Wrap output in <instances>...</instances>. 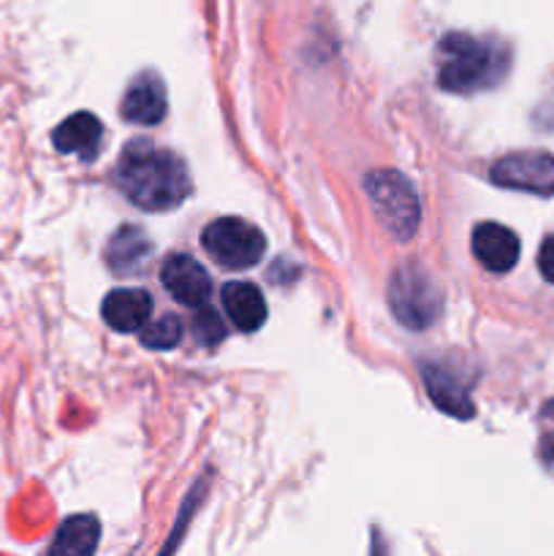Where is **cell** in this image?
Listing matches in <instances>:
<instances>
[{"mask_svg": "<svg viewBox=\"0 0 554 556\" xmlns=\"http://www.w3.org/2000/svg\"><path fill=\"white\" fill-rule=\"evenodd\" d=\"M114 182L130 204L147 212L174 210L190 193V174L182 157L144 139L125 147L114 166Z\"/></svg>", "mask_w": 554, "mask_h": 556, "instance_id": "obj_1", "label": "cell"}, {"mask_svg": "<svg viewBox=\"0 0 554 556\" xmlns=\"http://www.w3.org/2000/svg\"><path fill=\"white\" fill-rule=\"evenodd\" d=\"M438 81L445 92L489 90L505 76L511 63L508 49L492 38H476L470 33H451L438 49Z\"/></svg>", "mask_w": 554, "mask_h": 556, "instance_id": "obj_2", "label": "cell"}, {"mask_svg": "<svg viewBox=\"0 0 554 556\" xmlns=\"http://www.w3.org/2000/svg\"><path fill=\"white\" fill-rule=\"evenodd\" d=\"M364 190H367L380 226L396 242L413 239L418 223H421V204H418V193L411 179L391 168H375L364 177Z\"/></svg>", "mask_w": 554, "mask_h": 556, "instance_id": "obj_3", "label": "cell"}, {"mask_svg": "<svg viewBox=\"0 0 554 556\" xmlns=\"http://www.w3.org/2000/svg\"><path fill=\"white\" fill-rule=\"evenodd\" d=\"M389 304L394 318L405 329L424 331L438 320L440 309H443V296L429 271L416 264H405L391 277Z\"/></svg>", "mask_w": 554, "mask_h": 556, "instance_id": "obj_4", "label": "cell"}, {"mask_svg": "<svg viewBox=\"0 0 554 556\" xmlns=\"http://www.w3.org/2000/svg\"><path fill=\"white\" fill-rule=\"evenodd\" d=\"M201 244L223 269H250L266 253L264 233L242 217H217L201 233Z\"/></svg>", "mask_w": 554, "mask_h": 556, "instance_id": "obj_5", "label": "cell"}, {"mask_svg": "<svg viewBox=\"0 0 554 556\" xmlns=\"http://www.w3.org/2000/svg\"><path fill=\"white\" fill-rule=\"evenodd\" d=\"M494 185L508 190H525L536 195H554V155L541 150L511 152L500 157L489 172Z\"/></svg>", "mask_w": 554, "mask_h": 556, "instance_id": "obj_6", "label": "cell"}, {"mask_svg": "<svg viewBox=\"0 0 554 556\" xmlns=\"http://www.w3.org/2000/svg\"><path fill=\"white\" fill-rule=\"evenodd\" d=\"M161 282L174 302L201 309L212 293V280L204 266L185 253H174L163 261Z\"/></svg>", "mask_w": 554, "mask_h": 556, "instance_id": "obj_7", "label": "cell"}, {"mask_svg": "<svg viewBox=\"0 0 554 556\" xmlns=\"http://www.w3.org/2000/svg\"><path fill=\"white\" fill-rule=\"evenodd\" d=\"M473 255L478 258V264L483 269L494 271V275H503L511 271L519 261L521 244L511 228L500 226V223H478L473 228Z\"/></svg>", "mask_w": 554, "mask_h": 556, "instance_id": "obj_8", "label": "cell"}, {"mask_svg": "<svg viewBox=\"0 0 554 556\" xmlns=\"http://www.w3.org/2000/svg\"><path fill=\"white\" fill-rule=\"evenodd\" d=\"M123 117L134 125H158L166 117V87L155 71H144L130 81L119 106Z\"/></svg>", "mask_w": 554, "mask_h": 556, "instance_id": "obj_9", "label": "cell"}, {"mask_svg": "<svg viewBox=\"0 0 554 556\" xmlns=\"http://www.w3.org/2000/svg\"><path fill=\"white\" fill-rule=\"evenodd\" d=\"M424 386H427V394L445 416L454 418H473L476 416V405L467 396V386L462 383L459 375L451 372L445 364H424L421 367Z\"/></svg>", "mask_w": 554, "mask_h": 556, "instance_id": "obj_10", "label": "cell"}, {"mask_svg": "<svg viewBox=\"0 0 554 556\" xmlns=\"http://www.w3.org/2000/svg\"><path fill=\"white\" fill-rule=\"evenodd\" d=\"M101 313L114 331H123V334L139 331L141 334L150 324L152 296L144 288H117L103 299Z\"/></svg>", "mask_w": 554, "mask_h": 556, "instance_id": "obj_11", "label": "cell"}, {"mask_svg": "<svg viewBox=\"0 0 554 556\" xmlns=\"http://www.w3.org/2000/svg\"><path fill=\"white\" fill-rule=\"evenodd\" d=\"M223 309H226L228 320L234 324V329L244 331H259L266 324V299L261 293V288L255 282L248 280H234L226 282L221 291Z\"/></svg>", "mask_w": 554, "mask_h": 556, "instance_id": "obj_12", "label": "cell"}, {"mask_svg": "<svg viewBox=\"0 0 554 556\" xmlns=\"http://www.w3.org/2000/svg\"><path fill=\"white\" fill-rule=\"evenodd\" d=\"M101 139L103 125L101 119L90 112L71 114V117L63 119L52 134V144L58 147V152L85 157V161H92V157H96V152L101 150Z\"/></svg>", "mask_w": 554, "mask_h": 556, "instance_id": "obj_13", "label": "cell"}, {"mask_svg": "<svg viewBox=\"0 0 554 556\" xmlns=\"http://www.w3.org/2000/svg\"><path fill=\"white\" fill-rule=\"evenodd\" d=\"M152 255V244L147 233L136 226H123L114 231V237L106 244V264L117 275H139Z\"/></svg>", "mask_w": 554, "mask_h": 556, "instance_id": "obj_14", "label": "cell"}, {"mask_svg": "<svg viewBox=\"0 0 554 556\" xmlns=\"http://www.w3.org/2000/svg\"><path fill=\"white\" fill-rule=\"evenodd\" d=\"M101 538V525L96 516H71L60 525L47 556H92Z\"/></svg>", "mask_w": 554, "mask_h": 556, "instance_id": "obj_15", "label": "cell"}, {"mask_svg": "<svg viewBox=\"0 0 554 556\" xmlns=\"http://www.w3.org/2000/svg\"><path fill=\"white\" fill-rule=\"evenodd\" d=\"M139 337L141 345L150 348V351H172L182 340V320L177 315H163L155 324H147V329Z\"/></svg>", "mask_w": 554, "mask_h": 556, "instance_id": "obj_16", "label": "cell"}, {"mask_svg": "<svg viewBox=\"0 0 554 556\" xmlns=\"http://www.w3.org/2000/svg\"><path fill=\"white\" fill-rule=\"evenodd\" d=\"M193 334L199 337V342H204V345H217V342L226 337V326H223L221 315L212 313V309H199V315H196L193 320Z\"/></svg>", "mask_w": 554, "mask_h": 556, "instance_id": "obj_17", "label": "cell"}, {"mask_svg": "<svg viewBox=\"0 0 554 556\" xmlns=\"http://www.w3.org/2000/svg\"><path fill=\"white\" fill-rule=\"evenodd\" d=\"M538 269H541L543 280L554 286V233L543 239L541 250H538Z\"/></svg>", "mask_w": 554, "mask_h": 556, "instance_id": "obj_18", "label": "cell"}, {"mask_svg": "<svg viewBox=\"0 0 554 556\" xmlns=\"http://www.w3.org/2000/svg\"><path fill=\"white\" fill-rule=\"evenodd\" d=\"M541 451H543V459L554 462V432H552V434H546V438H543Z\"/></svg>", "mask_w": 554, "mask_h": 556, "instance_id": "obj_19", "label": "cell"}]
</instances>
